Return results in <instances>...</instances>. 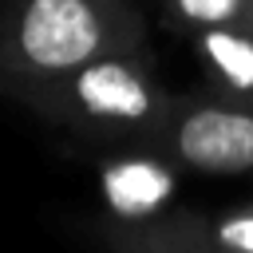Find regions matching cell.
<instances>
[{
	"label": "cell",
	"mask_w": 253,
	"mask_h": 253,
	"mask_svg": "<svg viewBox=\"0 0 253 253\" xmlns=\"http://www.w3.org/2000/svg\"><path fill=\"white\" fill-rule=\"evenodd\" d=\"M202 237L225 253H253V198L225 206L217 213H194Z\"/></svg>",
	"instance_id": "obj_8"
},
{
	"label": "cell",
	"mask_w": 253,
	"mask_h": 253,
	"mask_svg": "<svg viewBox=\"0 0 253 253\" xmlns=\"http://www.w3.org/2000/svg\"><path fill=\"white\" fill-rule=\"evenodd\" d=\"M174 32H245L253 36V0H162Z\"/></svg>",
	"instance_id": "obj_6"
},
{
	"label": "cell",
	"mask_w": 253,
	"mask_h": 253,
	"mask_svg": "<svg viewBox=\"0 0 253 253\" xmlns=\"http://www.w3.org/2000/svg\"><path fill=\"white\" fill-rule=\"evenodd\" d=\"M154 142L194 174L237 178L253 174V107L229 103L213 91L174 99Z\"/></svg>",
	"instance_id": "obj_1"
},
{
	"label": "cell",
	"mask_w": 253,
	"mask_h": 253,
	"mask_svg": "<svg viewBox=\"0 0 253 253\" xmlns=\"http://www.w3.org/2000/svg\"><path fill=\"white\" fill-rule=\"evenodd\" d=\"M178 162L154 142V150L123 154L103 166V202L115 217L142 225L162 217L178 198Z\"/></svg>",
	"instance_id": "obj_4"
},
{
	"label": "cell",
	"mask_w": 253,
	"mask_h": 253,
	"mask_svg": "<svg viewBox=\"0 0 253 253\" xmlns=\"http://www.w3.org/2000/svg\"><path fill=\"white\" fill-rule=\"evenodd\" d=\"M123 43L130 32H119L95 0H28L20 16V55L47 75H71Z\"/></svg>",
	"instance_id": "obj_2"
},
{
	"label": "cell",
	"mask_w": 253,
	"mask_h": 253,
	"mask_svg": "<svg viewBox=\"0 0 253 253\" xmlns=\"http://www.w3.org/2000/svg\"><path fill=\"white\" fill-rule=\"evenodd\" d=\"M213 95L253 107V36L245 32H190L186 36Z\"/></svg>",
	"instance_id": "obj_5"
},
{
	"label": "cell",
	"mask_w": 253,
	"mask_h": 253,
	"mask_svg": "<svg viewBox=\"0 0 253 253\" xmlns=\"http://www.w3.org/2000/svg\"><path fill=\"white\" fill-rule=\"evenodd\" d=\"M142 253H225L210 245L194 221V213H174L166 210L154 221H142Z\"/></svg>",
	"instance_id": "obj_7"
},
{
	"label": "cell",
	"mask_w": 253,
	"mask_h": 253,
	"mask_svg": "<svg viewBox=\"0 0 253 253\" xmlns=\"http://www.w3.org/2000/svg\"><path fill=\"white\" fill-rule=\"evenodd\" d=\"M71 99L99 126L150 130V134H158V126L174 103L150 79V71L123 51L99 55V59L83 63L79 71H71Z\"/></svg>",
	"instance_id": "obj_3"
}]
</instances>
